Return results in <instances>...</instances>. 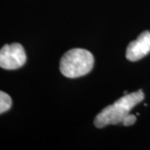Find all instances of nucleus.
Listing matches in <instances>:
<instances>
[{
    "mask_svg": "<svg viewBox=\"0 0 150 150\" xmlns=\"http://www.w3.org/2000/svg\"><path fill=\"white\" fill-rule=\"evenodd\" d=\"M144 94L143 91L134 92L124 94L112 105L104 108L94 118L93 123L98 129H102L110 124H118L123 123L124 118L138 103L143 101Z\"/></svg>",
    "mask_w": 150,
    "mask_h": 150,
    "instance_id": "obj_1",
    "label": "nucleus"
},
{
    "mask_svg": "<svg viewBox=\"0 0 150 150\" xmlns=\"http://www.w3.org/2000/svg\"><path fill=\"white\" fill-rule=\"evenodd\" d=\"M93 54L83 48H73L61 58L59 69L61 74L69 79H75L88 74L93 67Z\"/></svg>",
    "mask_w": 150,
    "mask_h": 150,
    "instance_id": "obj_2",
    "label": "nucleus"
},
{
    "mask_svg": "<svg viewBox=\"0 0 150 150\" xmlns=\"http://www.w3.org/2000/svg\"><path fill=\"white\" fill-rule=\"evenodd\" d=\"M26 54L21 44H6L0 49V67L8 70L17 69L26 63Z\"/></svg>",
    "mask_w": 150,
    "mask_h": 150,
    "instance_id": "obj_3",
    "label": "nucleus"
},
{
    "mask_svg": "<svg viewBox=\"0 0 150 150\" xmlns=\"http://www.w3.org/2000/svg\"><path fill=\"white\" fill-rule=\"evenodd\" d=\"M150 53V32L144 31L136 40L132 41L127 47L126 58L129 61L135 62L144 58Z\"/></svg>",
    "mask_w": 150,
    "mask_h": 150,
    "instance_id": "obj_4",
    "label": "nucleus"
},
{
    "mask_svg": "<svg viewBox=\"0 0 150 150\" xmlns=\"http://www.w3.org/2000/svg\"><path fill=\"white\" fill-rule=\"evenodd\" d=\"M12 106L10 96L4 92L0 91V114L8 111Z\"/></svg>",
    "mask_w": 150,
    "mask_h": 150,
    "instance_id": "obj_5",
    "label": "nucleus"
},
{
    "mask_svg": "<svg viewBox=\"0 0 150 150\" xmlns=\"http://www.w3.org/2000/svg\"><path fill=\"white\" fill-rule=\"evenodd\" d=\"M135 122H136V116L129 113L124 118L122 124H123L124 126H130V125H133Z\"/></svg>",
    "mask_w": 150,
    "mask_h": 150,
    "instance_id": "obj_6",
    "label": "nucleus"
}]
</instances>
